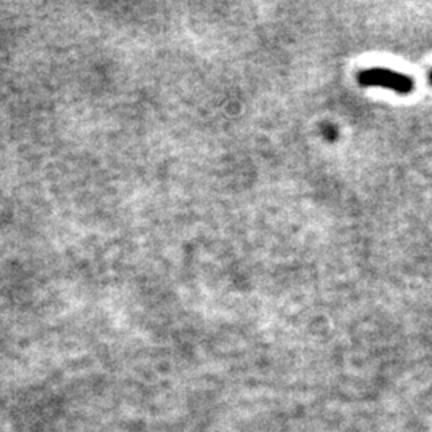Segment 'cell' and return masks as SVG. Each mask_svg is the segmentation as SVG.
Wrapping results in <instances>:
<instances>
[{"instance_id": "6da1fadb", "label": "cell", "mask_w": 432, "mask_h": 432, "mask_svg": "<svg viewBox=\"0 0 432 432\" xmlns=\"http://www.w3.org/2000/svg\"><path fill=\"white\" fill-rule=\"evenodd\" d=\"M357 82L362 87L389 88L399 94H410L415 90V80L411 75L402 74L386 68H367L357 74Z\"/></svg>"}, {"instance_id": "7a4b0ae2", "label": "cell", "mask_w": 432, "mask_h": 432, "mask_svg": "<svg viewBox=\"0 0 432 432\" xmlns=\"http://www.w3.org/2000/svg\"><path fill=\"white\" fill-rule=\"evenodd\" d=\"M428 82H429V84L432 85V69H431L429 74H428Z\"/></svg>"}]
</instances>
